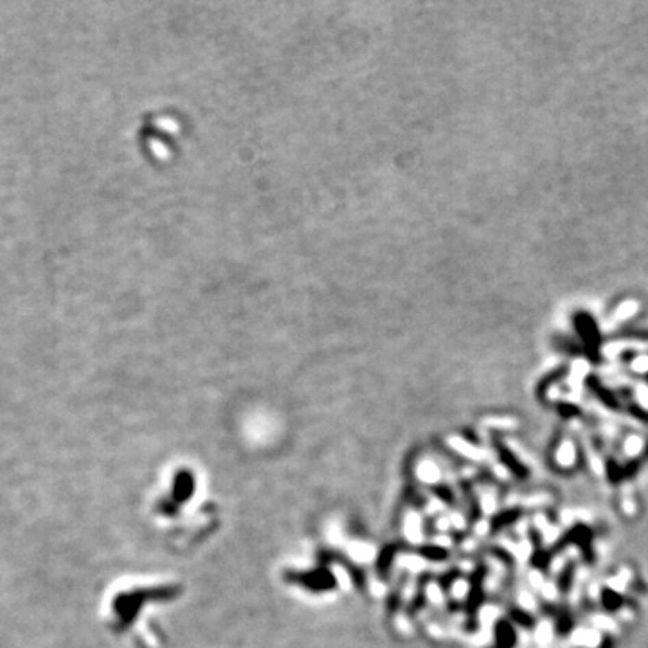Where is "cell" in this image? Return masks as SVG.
I'll use <instances>...</instances> for the list:
<instances>
[{
    "label": "cell",
    "mask_w": 648,
    "mask_h": 648,
    "mask_svg": "<svg viewBox=\"0 0 648 648\" xmlns=\"http://www.w3.org/2000/svg\"><path fill=\"white\" fill-rule=\"evenodd\" d=\"M285 580L298 584L310 593H330L337 587V578L326 565H319L308 571H287Z\"/></svg>",
    "instance_id": "obj_1"
},
{
    "label": "cell",
    "mask_w": 648,
    "mask_h": 648,
    "mask_svg": "<svg viewBox=\"0 0 648 648\" xmlns=\"http://www.w3.org/2000/svg\"><path fill=\"white\" fill-rule=\"evenodd\" d=\"M576 332L582 341V348L585 350V355L589 357L593 362H599L601 359V333L598 330V324L587 312L575 313L573 319Z\"/></svg>",
    "instance_id": "obj_2"
},
{
    "label": "cell",
    "mask_w": 648,
    "mask_h": 648,
    "mask_svg": "<svg viewBox=\"0 0 648 648\" xmlns=\"http://www.w3.org/2000/svg\"><path fill=\"white\" fill-rule=\"evenodd\" d=\"M567 546H578L582 551V556L587 564H595V551H593V532L585 524H575V526L564 533L560 541L556 542L551 555L556 551L565 549Z\"/></svg>",
    "instance_id": "obj_3"
},
{
    "label": "cell",
    "mask_w": 648,
    "mask_h": 648,
    "mask_svg": "<svg viewBox=\"0 0 648 648\" xmlns=\"http://www.w3.org/2000/svg\"><path fill=\"white\" fill-rule=\"evenodd\" d=\"M196 490V481H195V474L187 470V468H181V470H177L175 476H173V481H171V493H170V510L164 513H173L177 510L175 506H182L184 502L191 501V497L195 495ZM166 504V502H164Z\"/></svg>",
    "instance_id": "obj_4"
},
{
    "label": "cell",
    "mask_w": 648,
    "mask_h": 648,
    "mask_svg": "<svg viewBox=\"0 0 648 648\" xmlns=\"http://www.w3.org/2000/svg\"><path fill=\"white\" fill-rule=\"evenodd\" d=\"M487 576V567L484 565H478V569L474 571L472 580H470V591H468L467 598V618H468V629H474V623L478 627V612L481 607L482 599H484V593H482V582Z\"/></svg>",
    "instance_id": "obj_5"
},
{
    "label": "cell",
    "mask_w": 648,
    "mask_h": 648,
    "mask_svg": "<svg viewBox=\"0 0 648 648\" xmlns=\"http://www.w3.org/2000/svg\"><path fill=\"white\" fill-rule=\"evenodd\" d=\"M495 452H497L499 459H501V463L510 470V472L515 476L517 479H528L530 476V470H528L526 465L521 463V459L517 458L515 454L512 450L508 449L506 445L501 443L499 439H495Z\"/></svg>",
    "instance_id": "obj_6"
},
{
    "label": "cell",
    "mask_w": 648,
    "mask_h": 648,
    "mask_svg": "<svg viewBox=\"0 0 648 648\" xmlns=\"http://www.w3.org/2000/svg\"><path fill=\"white\" fill-rule=\"evenodd\" d=\"M585 387H587L589 393H593V395L601 402V405H605L607 409L619 411L618 396H616L609 387H605V385L599 382L598 376H595V375L587 376V378H585Z\"/></svg>",
    "instance_id": "obj_7"
},
{
    "label": "cell",
    "mask_w": 648,
    "mask_h": 648,
    "mask_svg": "<svg viewBox=\"0 0 648 648\" xmlns=\"http://www.w3.org/2000/svg\"><path fill=\"white\" fill-rule=\"evenodd\" d=\"M493 641H495V648H515L517 641V630L513 623L508 618H501L493 627Z\"/></svg>",
    "instance_id": "obj_8"
},
{
    "label": "cell",
    "mask_w": 648,
    "mask_h": 648,
    "mask_svg": "<svg viewBox=\"0 0 648 648\" xmlns=\"http://www.w3.org/2000/svg\"><path fill=\"white\" fill-rule=\"evenodd\" d=\"M402 549H404V547L396 546V544H389V546H385L384 549L380 551V555H378L376 564H375V569H376L378 578H382V580L387 578V575L391 573V567H393V560H395L396 553Z\"/></svg>",
    "instance_id": "obj_9"
},
{
    "label": "cell",
    "mask_w": 648,
    "mask_h": 648,
    "mask_svg": "<svg viewBox=\"0 0 648 648\" xmlns=\"http://www.w3.org/2000/svg\"><path fill=\"white\" fill-rule=\"evenodd\" d=\"M522 510L521 508H508V510H502V512L495 513L492 517V521H490V530L492 533H499L504 528H510L512 524H515L519 519L522 517Z\"/></svg>",
    "instance_id": "obj_10"
},
{
    "label": "cell",
    "mask_w": 648,
    "mask_h": 648,
    "mask_svg": "<svg viewBox=\"0 0 648 648\" xmlns=\"http://www.w3.org/2000/svg\"><path fill=\"white\" fill-rule=\"evenodd\" d=\"M625 598L619 593H616L614 589H610V587H604L601 589V605H604V609L607 612H616L623 607Z\"/></svg>",
    "instance_id": "obj_11"
},
{
    "label": "cell",
    "mask_w": 648,
    "mask_h": 648,
    "mask_svg": "<svg viewBox=\"0 0 648 648\" xmlns=\"http://www.w3.org/2000/svg\"><path fill=\"white\" fill-rule=\"evenodd\" d=\"M575 571H576L575 562H567L564 569L560 571V576H558V580H556V585H558V591H560L562 595H567V593L571 591V587H573V582H575Z\"/></svg>",
    "instance_id": "obj_12"
},
{
    "label": "cell",
    "mask_w": 648,
    "mask_h": 648,
    "mask_svg": "<svg viewBox=\"0 0 648 648\" xmlns=\"http://www.w3.org/2000/svg\"><path fill=\"white\" fill-rule=\"evenodd\" d=\"M508 619H510L513 625L522 627V629H533V627H535V618L524 609H521V607H512L510 612H508Z\"/></svg>",
    "instance_id": "obj_13"
},
{
    "label": "cell",
    "mask_w": 648,
    "mask_h": 648,
    "mask_svg": "<svg viewBox=\"0 0 648 648\" xmlns=\"http://www.w3.org/2000/svg\"><path fill=\"white\" fill-rule=\"evenodd\" d=\"M415 553L425 556V558H429V560H436V562H441V560H445V558H449V551L441 546H419V547H416Z\"/></svg>",
    "instance_id": "obj_14"
},
{
    "label": "cell",
    "mask_w": 648,
    "mask_h": 648,
    "mask_svg": "<svg viewBox=\"0 0 648 648\" xmlns=\"http://www.w3.org/2000/svg\"><path fill=\"white\" fill-rule=\"evenodd\" d=\"M573 627H575V619H573L571 612L567 609H562V612L556 618V632H558V636H567Z\"/></svg>",
    "instance_id": "obj_15"
},
{
    "label": "cell",
    "mask_w": 648,
    "mask_h": 648,
    "mask_svg": "<svg viewBox=\"0 0 648 648\" xmlns=\"http://www.w3.org/2000/svg\"><path fill=\"white\" fill-rule=\"evenodd\" d=\"M549 560H551V551L542 549L541 546H536L535 553L532 555L533 567H536V569H541V571L549 569V564H551Z\"/></svg>",
    "instance_id": "obj_16"
},
{
    "label": "cell",
    "mask_w": 648,
    "mask_h": 648,
    "mask_svg": "<svg viewBox=\"0 0 648 648\" xmlns=\"http://www.w3.org/2000/svg\"><path fill=\"white\" fill-rule=\"evenodd\" d=\"M605 472H607V479H609L612 484H618L619 481H623V467H619L618 461L614 459H607V463H605Z\"/></svg>",
    "instance_id": "obj_17"
},
{
    "label": "cell",
    "mask_w": 648,
    "mask_h": 648,
    "mask_svg": "<svg viewBox=\"0 0 648 648\" xmlns=\"http://www.w3.org/2000/svg\"><path fill=\"white\" fill-rule=\"evenodd\" d=\"M565 373H567V367H560V370L553 371L551 375H547L546 378L541 382V385H539V398H542V395H544L546 391H549V387L555 384V382H558L560 378H564Z\"/></svg>",
    "instance_id": "obj_18"
},
{
    "label": "cell",
    "mask_w": 648,
    "mask_h": 648,
    "mask_svg": "<svg viewBox=\"0 0 648 648\" xmlns=\"http://www.w3.org/2000/svg\"><path fill=\"white\" fill-rule=\"evenodd\" d=\"M430 490H432V492L436 493L441 501L449 502V504H452L454 502V493L449 487H445V484H436V487H430Z\"/></svg>",
    "instance_id": "obj_19"
},
{
    "label": "cell",
    "mask_w": 648,
    "mask_h": 648,
    "mask_svg": "<svg viewBox=\"0 0 648 648\" xmlns=\"http://www.w3.org/2000/svg\"><path fill=\"white\" fill-rule=\"evenodd\" d=\"M558 413L562 415V418L569 419V418H575V416L580 415V409H578L576 405L569 404V402H562V404L558 405Z\"/></svg>",
    "instance_id": "obj_20"
},
{
    "label": "cell",
    "mask_w": 648,
    "mask_h": 648,
    "mask_svg": "<svg viewBox=\"0 0 648 648\" xmlns=\"http://www.w3.org/2000/svg\"><path fill=\"white\" fill-rule=\"evenodd\" d=\"M639 465H641V461H639V459H632L630 463L625 465V467H623L625 478H632V476H636V474H638V470H639Z\"/></svg>",
    "instance_id": "obj_21"
},
{
    "label": "cell",
    "mask_w": 648,
    "mask_h": 648,
    "mask_svg": "<svg viewBox=\"0 0 648 648\" xmlns=\"http://www.w3.org/2000/svg\"><path fill=\"white\" fill-rule=\"evenodd\" d=\"M459 576H461L459 571H452V573H449V575H445V578L441 580V589H450V585L458 580Z\"/></svg>",
    "instance_id": "obj_22"
},
{
    "label": "cell",
    "mask_w": 648,
    "mask_h": 648,
    "mask_svg": "<svg viewBox=\"0 0 648 648\" xmlns=\"http://www.w3.org/2000/svg\"><path fill=\"white\" fill-rule=\"evenodd\" d=\"M612 638H609V636H605L604 638V641H601V645H599V648H612Z\"/></svg>",
    "instance_id": "obj_23"
}]
</instances>
